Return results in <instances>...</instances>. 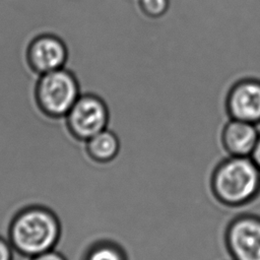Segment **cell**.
Listing matches in <instances>:
<instances>
[{"mask_svg":"<svg viewBox=\"0 0 260 260\" xmlns=\"http://www.w3.org/2000/svg\"><path fill=\"white\" fill-rule=\"evenodd\" d=\"M59 232V223L53 213L44 208L32 207L14 218L10 228V240L20 253L36 256L52 250Z\"/></svg>","mask_w":260,"mask_h":260,"instance_id":"6da1fadb","label":"cell"},{"mask_svg":"<svg viewBox=\"0 0 260 260\" xmlns=\"http://www.w3.org/2000/svg\"><path fill=\"white\" fill-rule=\"evenodd\" d=\"M259 186L260 169L248 156H232L213 173V193L223 203H244L254 197Z\"/></svg>","mask_w":260,"mask_h":260,"instance_id":"7a4b0ae2","label":"cell"},{"mask_svg":"<svg viewBox=\"0 0 260 260\" xmlns=\"http://www.w3.org/2000/svg\"><path fill=\"white\" fill-rule=\"evenodd\" d=\"M37 98L44 112L52 116L67 115L79 98L77 81L63 68L44 73L38 83Z\"/></svg>","mask_w":260,"mask_h":260,"instance_id":"3957f363","label":"cell"},{"mask_svg":"<svg viewBox=\"0 0 260 260\" xmlns=\"http://www.w3.org/2000/svg\"><path fill=\"white\" fill-rule=\"evenodd\" d=\"M68 125L76 137L89 139L106 129L108 111L103 101L94 95L78 98L67 114Z\"/></svg>","mask_w":260,"mask_h":260,"instance_id":"277c9868","label":"cell"},{"mask_svg":"<svg viewBox=\"0 0 260 260\" xmlns=\"http://www.w3.org/2000/svg\"><path fill=\"white\" fill-rule=\"evenodd\" d=\"M226 242L235 260H260V218L243 216L234 220Z\"/></svg>","mask_w":260,"mask_h":260,"instance_id":"5b68a950","label":"cell"},{"mask_svg":"<svg viewBox=\"0 0 260 260\" xmlns=\"http://www.w3.org/2000/svg\"><path fill=\"white\" fill-rule=\"evenodd\" d=\"M233 119L256 123L260 121V81L246 79L236 84L228 98Z\"/></svg>","mask_w":260,"mask_h":260,"instance_id":"8992f818","label":"cell"},{"mask_svg":"<svg viewBox=\"0 0 260 260\" xmlns=\"http://www.w3.org/2000/svg\"><path fill=\"white\" fill-rule=\"evenodd\" d=\"M66 57V47L62 41L51 35L36 38L28 49L31 66L42 74L63 68Z\"/></svg>","mask_w":260,"mask_h":260,"instance_id":"52a82bcc","label":"cell"},{"mask_svg":"<svg viewBox=\"0 0 260 260\" xmlns=\"http://www.w3.org/2000/svg\"><path fill=\"white\" fill-rule=\"evenodd\" d=\"M259 138L254 123L233 119L222 130V143L233 156H248Z\"/></svg>","mask_w":260,"mask_h":260,"instance_id":"ba28073f","label":"cell"},{"mask_svg":"<svg viewBox=\"0 0 260 260\" xmlns=\"http://www.w3.org/2000/svg\"><path fill=\"white\" fill-rule=\"evenodd\" d=\"M87 150L93 159L109 161L118 153L119 140L112 131L104 129L88 139Z\"/></svg>","mask_w":260,"mask_h":260,"instance_id":"9c48e42d","label":"cell"},{"mask_svg":"<svg viewBox=\"0 0 260 260\" xmlns=\"http://www.w3.org/2000/svg\"><path fill=\"white\" fill-rule=\"evenodd\" d=\"M139 8L150 18L162 17L170 9V0H139Z\"/></svg>","mask_w":260,"mask_h":260,"instance_id":"30bf717a","label":"cell"},{"mask_svg":"<svg viewBox=\"0 0 260 260\" xmlns=\"http://www.w3.org/2000/svg\"><path fill=\"white\" fill-rule=\"evenodd\" d=\"M86 260H125L123 252L111 244H101L93 248Z\"/></svg>","mask_w":260,"mask_h":260,"instance_id":"8fae6325","label":"cell"},{"mask_svg":"<svg viewBox=\"0 0 260 260\" xmlns=\"http://www.w3.org/2000/svg\"><path fill=\"white\" fill-rule=\"evenodd\" d=\"M31 260H65V258L61 254L54 252L53 250H49L44 253L32 256Z\"/></svg>","mask_w":260,"mask_h":260,"instance_id":"7c38bea8","label":"cell"},{"mask_svg":"<svg viewBox=\"0 0 260 260\" xmlns=\"http://www.w3.org/2000/svg\"><path fill=\"white\" fill-rule=\"evenodd\" d=\"M11 249L4 240L0 239V260H11Z\"/></svg>","mask_w":260,"mask_h":260,"instance_id":"4fadbf2b","label":"cell"},{"mask_svg":"<svg viewBox=\"0 0 260 260\" xmlns=\"http://www.w3.org/2000/svg\"><path fill=\"white\" fill-rule=\"evenodd\" d=\"M251 158L252 160L256 164V166L260 169V137L258 138L257 142H256V145L251 153Z\"/></svg>","mask_w":260,"mask_h":260,"instance_id":"5bb4252c","label":"cell"}]
</instances>
